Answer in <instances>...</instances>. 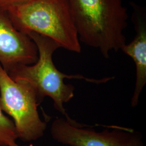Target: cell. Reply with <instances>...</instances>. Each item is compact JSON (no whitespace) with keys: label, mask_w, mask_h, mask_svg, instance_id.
Returning a JSON list of instances; mask_svg holds the SVG:
<instances>
[{"label":"cell","mask_w":146,"mask_h":146,"mask_svg":"<svg viewBox=\"0 0 146 146\" xmlns=\"http://www.w3.org/2000/svg\"><path fill=\"white\" fill-rule=\"evenodd\" d=\"M80 41L104 58L125 43L127 9L122 0H66Z\"/></svg>","instance_id":"cell-1"},{"label":"cell","mask_w":146,"mask_h":146,"mask_svg":"<svg viewBox=\"0 0 146 146\" xmlns=\"http://www.w3.org/2000/svg\"><path fill=\"white\" fill-rule=\"evenodd\" d=\"M35 43L38 51V59L31 64H22L12 69L8 74L14 81L24 80L35 89L38 101L41 104L48 96L54 103V107L64 117L69 116L64 108V104L72 99L75 87L72 84L64 82V78L83 80L87 82L104 84L114 79L107 77L101 79L88 78L82 75H68L62 73L56 67L52 61V55L59 48L52 39L36 33L27 34Z\"/></svg>","instance_id":"cell-2"},{"label":"cell","mask_w":146,"mask_h":146,"mask_svg":"<svg viewBox=\"0 0 146 146\" xmlns=\"http://www.w3.org/2000/svg\"><path fill=\"white\" fill-rule=\"evenodd\" d=\"M17 30L52 39L60 48L81 51L78 31L66 0H31L5 10Z\"/></svg>","instance_id":"cell-3"},{"label":"cell","mask_w":146,"mask_h":146,"mask_svg":"<svg viewBox=\"0 0 146 146\" xmlns=\"http://www.w3.org/2000/svg\"><path fill=\"white\" fill-rule=\"evenodd\" d=\"M40 104L31 84L13 80L0 64V107L12 117L22 141H35L44 135L47 123L40 117L37 107Z\"/></svg>","instance_id":"cell-4"},{"label":"cell","mask_w":146,"mask_h":146,"mask_svg":"<svg viewBox=\"0 0 146 146\" xmlns=\"http://www.w3.org/2000/svg\"><path fill=\"white\" fill-rule=\"evenodd\" d=\"M97 131L93 126L78 123L70 116L57 117L50 128L52 138L70 146H145L141 133L131 128L115 125Z\"/></svg>","instance_id":"cell-5"},{"label":"cell","mask_w":146,"mask_h":146,"mask_svg":"<svg viewBox=\"0 0 146 146\" xmlns=\"http://www.w3.org/2000/svg\"><path fill=\"white\" fill-rule=\"evenodd\" d=\"M38 59L36 46L28 35L17 30L5 11L0 10V64L8 73Z\"/></svg>","instance_id":"cell-6"},{"label":"cell","mask_w":146,"mask_h":146,"mask_svg":"<svg viewBox=\"0 0 146 146\" xmlns=\"http://www.w3.org/2000/svg\"><path fill=\"white\" fill-rule=\"evenodd\" d=\"M131 4L133 8L131 19L136 34L132 41L128 44L125 43L120 50L130 56L135 64V86L131 106L136 107L146 84V14L143 7L133 2Z\"/></svg>","instance_id":"cell-7"},{"label":"cell","mask_w":146,"mask_h":146,"mask_svg":"<svg viewBox=\"0 0 146 146\" xmlns=\"http://www.w3.org/2000/svg\"><path fill=\"white\" fill-rule=\"evenodd\" d=\"M14 122L6 116L0 107V146H20Z\"/></svg>","instance_id":"cell-8"},{"label":"cell","mask_w":146,"mask_h":146,"mask_svg":"<svg viewBox=\"0 0 146 146\" xmlns=\"http://www.w3.org/2000/svg\"><path fill=\"white\" fill-rule=\"evenodd\" d=\"M31 0H0V10L5 11L13 5H20Z\"/></svg>","instance_id":"cell-9"},{"label":"cell","mask_w":146,"mask_h":146,"mask_svg":"<svg viewBox=\"0 0 146 146\" xmlns=\"http://www.w3.org/2000/svg\"></svg>","instance_id":"cell-10"}]
</instances>
